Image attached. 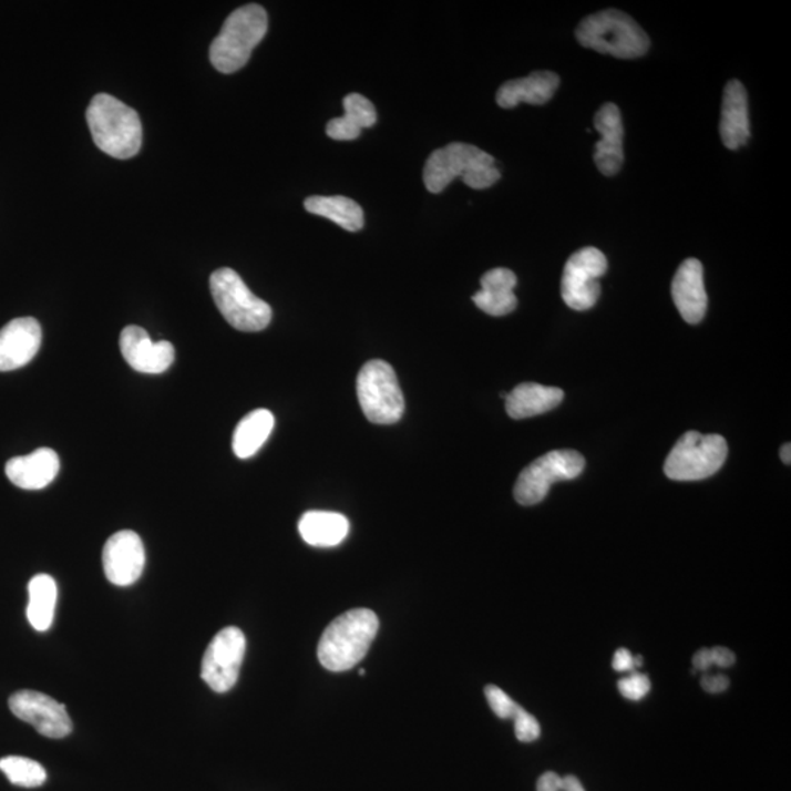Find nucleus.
Here are the masks:
<instances>
[{
  "instance_id": "obj_1",
  "label": "nucleus",
  "mask_w": 791,
  "mask_h": 791,
  "mask_svg": "<svg viewBox=\"0 0 791 791\" xmlns=\"http://www.w3.org/2000/svg\"><path fill=\"white\" fill-rule=\"evenodd\" d=\"M379 617L368 608H353L327 626L318 644V659L330 671H347L366 658L379 631Z\"/></svg>"
},
{
  "instance_id": "obj_2",
  "label": "nucleus",
  "mask_w": 791,
  "mask_h": 791,
  "mask_svg": "<svg viewBox=\"0 0 791 791\" xmlns=\"http://www.w3.org/2000/svg\"><path fill=\"white\" fill-rule=\"evenodd\" d=\"M494 163L491 154L475 145L463 143L445 145L431 153L425 163V188L433 194L443 193L454 177H462L470 188H490L502 176Z\"/></svg>"
},
{
  "instance_id": "obj_3",
  "label": "nucleus",
  "mask_w": 791,
  "mask_h": 791,
  "mask_svg": "<svg viewBox=\"0 0 791 791\" xmlns=\"http://www.w3.org/2000/svg\"><path fill=\"white\" fill-rule=\"evenodd\" d=\"M88 122L95 145L109 156L134 157L143 144L138 113L111 94H97L88 109Z\"/></svg>"
},
{
  "instance_id": "obj_4",
  "label": "nucleus",
  "mask_w": 791,
  "mask_h": 791,
  "mask_svg": "<svg viewBox=\"0 0 791 791\" xmlns=\"http://www.w3.org/2000/svg\"><path fill=\"white\" fill-rule=\"evenodd\" d=\"M576 39L586 49L618 59L644 56L651 45L643 27L617 9L584 18L577 25Z\"/></svg>"
},
{
  "instance_id": "obj_5",
  "label": "nucleus",
  "mask_w": 791,
  "mask_h": 791,
  "mask_svg": "<svg viewBox=\"0 0 791 791\" xmlns=\"http://www.w3.org/2000/svg\"><path fill=\"white\" fill-rule=\"evenodd\" d=\"M267 12L251 3L226 18L219 35L210 45V61L222 74H234L247 65L253 50L267 34Z\"/></svg>"
},
{
  "instance_id": "obj_6",
  "label": "nucleus",
  "mask_w": 791,
  "mask_h": 791,
  "mask_svg": "<svg viewBox=\"0 0 791 791\" xmlns=\"http://www.w3.org/2000/svg\"><path fill=\"white\" fill-rule=\"evenodd\" d=\"M210 290L222 316L236 330L254 333L270 325L271 307L257 298L232 268H219L213 273Z\"/></svg>"
},
{
  "instance_id": "obj_7",
  "label": "nucleus",
  "mask_w": 791,
  "mask_h": 791,
  "mask_svg": "<svg viewBox=\"0 0 791 791\" xmlns=\"http://www.w3.org/2000/svg\"><path fill=\"white\" fill-rule=\"evenodd\" d=\"M357 393L362 412L372 424L390 425L400 421L404 399L393 367L372 359L359 371Z\"/></svg>"
},
{
  "instance_id": "obj_8",
  "label": "nucleus",
  "mask_w": 791,
  "mask_h": 791,
  "mask_svg": "<svg viewBox=\"0 0 791 791\" xmlns=\"http://www.w3.org/2000/svg\"><path fill=\"white\" fill-rule=\"evenodd\" d=\"M727 454L729 445L721 435L689 431L668 453L664 472L675 481H701L721 470Z\"/></svg>"
},
{
  "instance_id": "obj_9",
  "label": "nucleus",
  "mask_w": 791,
  "mask_h": 791,
  "mask_svg": "<svg viewBox=\"0 0 791 791\" xmlns=\"http://www.w3.org/2000/svg\"><path fill=\"white\" fill-rule=\"evenodd\" d=\"M585 468V459L575 450H554L536 459L521 472L515 499L522 506H534L547 497L558 481L575 480Z\"/></svg>"
},
{
  "instance_id": "obj_10",
  "label": "nucleus",
  "mask_w": 791,
  "mask_h": 791,
  "mask_svg": "<svg viewBox=\"0 0 791 791\" xmlns=\"http://www.w3.org/2000/svg\"><path fill=\"white\" fill-rule=\"evenodd\" d=\"M607 258L597 248L579 249L567 260L562 277V298L575 311H586L602 295L599 277L606 275Z\"/></svg>"
},
{
  "instance_id": "obj_11",
  "label": "nucleus",
  "mask_w": 791,
  "mask_h": 791,
  "mask_svg": "<svg viewBox=\"0 0 791 791\" xmlns=\"http://www.w3.org/2000/svg\"><path fill=\"white\" fill-rule=\"evenodd\" d=\"M247 639L238 627L222 629L204 653L202 679L217 694L229 692L238 681Z\"/></svg>"
},
{
  "instance_id": "obj_12",
  "label": "nucleus",
  "mask_w": 791,
  "mask_h": 791,
  "mask_svg": "<svg viewBox=\"0 0 791 791\" xmlns=\"http://www.w3.org/2000/svg\"><path fill=\"white\" fill-rule=\"evenodd\" d=\"M9 709L13 716L33 726L44 738H66L74 727L65 705L35 690H20L13 694L9 698Z\"/></svg>"
},
{
  "instance_id": "obj_13",
  "label": "nucleus",
  "mask_w": 791,
  "mask_h": 791,
  "mask_svg": "<svg viewBox=\"0 0 791 791\" xmlns=\"http://www.w3.org/2000/svg\"><path fill=\"white\" fill-rule=\"evenodd\" d=\"M144 566V544L134 531L116 532L107 540L103 549V569L111 584H135L143 575Z\"/></svg>"
},
{
  "instance_id": "obj_14",
  "label": "nucleus",
  "mask_w": 791,
  "mask_h": 791,
  "mask_svg": "<svg viewBox=\"0 0 791 791\" xmlns=\"http://www.w3.org/2000/svg\"><path fill=\"white\" fill-rule=\"evenodd\" d=\"M120 345L129 366L144 374H162L175 361L174 345L167 340L153 342L147 331L140 326L125 327Z\"/></svg>"
},
{
  "instance_id": "obj_15",
  "label": "nucleus",
  "mask_w": 791,
  "mask_h": 791,
  "mask_svg": "<svg viewBox=\"0 0 791 791\" xmlns=\"http://www.w3.org/2000/svg\"><path fill=\"white\" fill-rule=\"evenodd\" d=\"M42 347V327L35 318L9 321L0 330V371H13L33 361Z\"/></svg>"
},
{
  "instance_id": "obj_16",
  "label": "nucleus",
  "mask_w": 791,
  "mask_h": 791,
  "mask_svg": "<svg viewBox=\"0 0 791 791\" xmlns=\"http://www.w3.org/2000/svg\"><path fill=\"white\" fill-rule=\"evenodd\" d=\"M595 130L602 140L595 144L594 162L598 171L606 176H615L622 170L625 153H623V121L620 109L615 103H606L594 117Z\"/></svg>"
},
{
  "instance_id": "obj_17",
  "label": "nucleus",
  "mask_w": 791,
  "mask_h": 791,
  "mask_svg": "<svg viewBox=\"0 0 791 791\" xmlns=\"http://www.w3.org/2000/svg\"><path fill=\"white\" fill-rule=\"evenodd\" d=\"M672 301L680 316L689 325H698L703 320L708 308L707 290L703 284V267L701 261L689 258L677 268L671 284Z\"/></svg>"
},
{
  "instance_id": "obj_18",
  "label": "nucleus",
  "mask_w": 791,
  "mask_h": 791,
  "mask_svg": "<svg viewBox=\"0 0 791 791\" xmlns=\"http://www.w3.org/2000/svg\"><path fill=\"white\" fill-rule=\"evenodd\" d=\"M61 461L52 449L42 448L27 456L11 459L4 472L13 485L22 490H42L56 479Z\"/></svg>"
},
{
  "instance_id": "obj_19",
  "label": "nucleus",
  "mask_w": 791,
  "mask_h": 791,
  "mask_svg": "<svg viewBox=\"0 0 791 791\" xmlns=\"http://www.w3.org/2000/svg\"><path fill=\"white\" fill-rule=\"evenodd\" d=\"M720 135L729 150L743 147L750 138L748 93L738 80H731L722 95Z\"/></svg>"
},
{
  "instance_id": "obj_20",
  "label": "nucleus",
  "mask_w": 791,
  "mask_h": 791,
  "mask_svg": "<svg viewBox=\"0 0 791 791\" xmlns=\"http://www.w3.org/2000/svg\"><path fill=\"white\" fill-rule=\"evenodd\" d=\"M561 85V76L552 71H536L525 79L507 81L499 89L495 100L503 109L516 107L520 103L541 106L553 99Z\"/></svg>"
},
{
  "instance_id": "obj_21",
  "label": "nucleus",
  "mask_w": 791,
  "mask_h": 791,
  "mask_svg": "<svg viewBox=\"0 0 791 791\" xmlns=\"http://www.w3.org/2000/svg\"><path fill=\"white\" fill-rule=\"evenodd\" d=\"M516 285L515 273L508 268H493L481 277V290L472 297V301L489 316H507L517 307V298L513 292Z\"/></svg>"
},
{
  "instance_id": "obj_22",
  "label": "nucleus",
  "mask_w": 791,
  "mask_h": 791,
  "mask_svg": "<svg viewBox=\"0 0 791 791\" xmlns=\"http://www.w3.org/2000/svg\"><path fill=\"white\" fill-rule=\"evenodd\" d=\"M565 399L558 388H547L538 383H522L506 396V411L513 420H525L553 411Z\"/></svg>"
},
{
  "instance_id": "obj_23",
  "label": "nucleus",
  "mask_w": 791,
  "mask_h": 791,
  "mask_svg": "<svg viewBox=\"0 0 791 791\" xmlns=\"http://www.w3.org/2000/svg\"><path fill=\"white\" fill-rule=\"evenodd\" d=\"M349 521L340 513L309 511L299 521L302 540L312 547L330 548L342 544L349 534Z\"/></svg>"
},
{
  "instance_id": "obj_24",
  "label": "nucleus",
  "mask_w": 791,
  "mask_h": 791,
  "mask_svg": "<svg viewBox=\"0 0 791 791\" xmlns=\"http://www.w3.org/2000/svg\"><path fill=\"white\" fill-rule=\"evenodd\" d=\"M345 116L331 120L326 126L327 135L338 141L357 140L362 130L371 129L377 122L374 104L358 93L343 100Z\"/></svg>"
},
{
  "instance_id": "obj_25",
  "label": "nucleus",
  "mask_w": 791,
  "mask_h": 791,
  "mask_svg": "<svg viewBox=\"0 0 791 791\" xmlns=\"http://www.w3.org/2000/svg\"><path fill=\"white\" fill-rule=\"evenodd\" d=\"M275 417L267 409H257L240 420L232 440V448L239 459L254 456L270 438Z\"/></svg>"
},
{
  "instance_id": "obj_26",
  "label": "nucleus",
  "mask_w": 791,
  "mask_h": 791,
  "mask_svg": "<svg viewBox=\"0 0 791 791\" xmlns=\"http://www.w3.org/2000/svg\"><path fill=\"white\" fill-rule=\"evenodd\" d=\"M306 210L311 215L326 217L348 232H358L363 227V210L353 199L336 195V197H321L314 195L304 203Z\"/></svg>"
},
{
  "instance_id": "obj_27",
  "label": "nucleus",
  "mask_w": 791,
  "mask_h": 791,
  "mask_svg": "<svg viewBox=\"0 0 791 791\" xmlns=\"http://www.w3.org/2000/svg\"><path fill=\"white\" fill-rule=\"evenodd\" d=\"M29 607L27 618L38 631H45L52 626L56 607L58 586L52 576L38 575L29 584Z\"/></svg>"
},
{
  "instance_id": "obj_28",
  "label": "nucleus",
  "mask_w": 791,
  "mask_h": 791,
  "mask_svg": "<svg viewBox=\"0 0 791 791\" xmlns=\"http://www.w3.org/2000/svg\"><path fill=\"white\" fill-rule=\"evenodd\" d=\"M0 771L12 784L33 789L44 784L48 774L39 762L24 757H7L0 759Z\"/></svg>"
},
{
  "instance_id": "obj_29",
  "label": "nucleus",
  "mask_w": 791,
  "mask_h": 791,
  "mask_svg": "<svg viewBox=\"0 0 791 791\" xmlns=\"http://www.w3.org/2000/svg\"><path fill=\"white\" fill-rule=\"evenodd\" d=\"M485 698L495 716L504 718V720L515 718L517 711L522 708L504 690L494 685L486 686Z\"/></svg>"
},
{
  "instance_id": "obj_30",
  "label": "nucleus",
  "mask_w": 791,
  "mask_h": 791,
  "mask_svg": "<svg viewBox=\"0 0 791 791\" xmlns=\"http://www.w3.org/2000/svg\"><path fill=\"white\" fill-rule=\"evenodd\" d=\"M649 689H651V681L647 676L638 675V672L618 681V690L623 697L630 701H640L647 697Z\"/></svg>"
},
{
  "instance_id": "obj_31",
  "label": "nucleus",
  "mask_w": 791,
  "mask_h": 791,
  "mask_svg": "<svg viewBox=\"0 0 791 791\" xmlns=\"http://www.w3.org/2000/svg\"><path fill=\"white\" fill-rule=\"evenodd\" d=\"M515 733L520 742L530 743L540 738L541 727L534 716L521 708L515 718Z\"/></svg>"
},
{
  "instance_id": "obj_32",
  "label": "nucleus",
  "mask_w": 791,
  "mask_h": 791,
  "mask_svg": "<svg viewBox=\"0 0 791 791\" xmlns=\"http://www.w3.org/2000/svg\"><path fill=\"white\" fill-rule=\"evenodd\" d=\"M701 685L708 694H721L729 688L730 681L726 676H703Z\"/></svg>"
},
{
  "instance_id": "obj_33",
  "label": "nucleus",
  "mask_w": 791,
  "mask_h": 791,
  "mask_svg": "<svg viewBox=\"0 0 791 791\" xmlns=\"http://www.w3.org/2000/svg\"><path fill=\"white\" fill-rule=\"evenodd\" d=\"M536 791H563V779L556 772H545L541 775Z\"/></svg>"
},
{
  "instance_id": "obj_34",
  "label": "nucleus",
  "mask_w": 791,
  "mask_h": 791,
  "mask_svg": "<svg viewBox=\"0 0 791 791\" xmlns=\"http://www.w3.org/2000/svg\"><path fill=\"white\" fill-rule=\"evenodd\" d=\"M613 668L616 671H631L635 668V658L627 649L622 648L616 653L613 659Z\"/></svg>"
},
{
  "instance_id": "obj_35",
  "label": "nucleus",
  "mask_w": 791,
  "mask_h": 791,
  "mask_svg": "<svg viewBox=\"0 0 791 791\" xmlns=\"http://www.w3.org/2000/svg\"><path fill=\"white\" fill-rule=\"evenodd\" d=\"M712 664L718 667H730L736 661L734 654L730 649L717 647L711 649Z\"/></svg>"
},
{
  "instance_id": "obj_36",
  "label": "nucleus",
  "mask_w": 791,
  "mask_h": 791,
  "mask_svg": "<svg viewBox=\"0 0 791 791\" xmlns=\"http://www.w3.org/2000/svg\"><path fill=\"white\" fill-rule=\"evenodd\" d=\"M694 666L701 671L708 670L709 667L713 666L711 649H701V651L695 654Z\"/></svg>"
},
{
  "instance_id": "obj_37",
  "label": "nucleus",
  "mask_w": 791,
  "mask_h": 791,
  "mask_svg": "<svg viewBox=\"0 0 791 791\" xmlns=\"http://www.w3.org/2000/svg\"><path fill=\"white\" fill-rule=\"evenodd\" d=\"M563 791H585L576 777L567 775L563 779Z\"/></svg>"
},
{
  "instance_id": "obj_38",
  "label": "nucleus",
  "mask_w": 791,
  "mask_h": 791,
  "mask_svg": "<svg viewBox=\"0 0 791 791\" xmlns=\"http://www.w3.org/2000/svg\"><path fill=\"white\" fill-rule=\"evenodd\" d=\"M781 461L785 463V465H790L791 462V444H784L783 448H781Z\"/></svg>"
}]
</instances>
